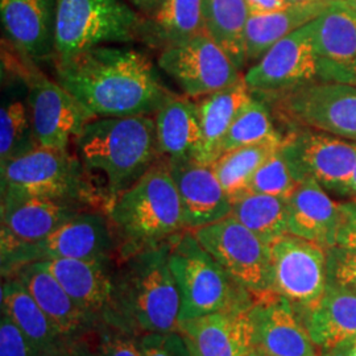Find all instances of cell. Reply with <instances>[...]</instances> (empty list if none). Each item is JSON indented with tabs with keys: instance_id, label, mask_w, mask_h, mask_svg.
<instances>
[{
	"instance_id": "obj_1",
	"label": "cell",
	"mask_w": 356,
	"mask_h": 356,
	"mask_svg": "<svg viewBox=\"0 0 356 356\" xmlns=\"http://www.w3.org/2000/svg\"><path fill=\"white\" fill-rule=\"evenodd\" d=\"M56 79L97 118L153 116L173 95L152 61L132 48L101 45L57 60Z\"/></svg>"
},
{
	"instance_id": "obj_2",
	"label": "cell",
	"mask_w": 356,
	"mask_h": 356,
	"mask_svg": "<svg viewBox=\"0 0 356 356\" xmlns=\"http://www.w3.org/2000/svg\"><path fill=\"white\" fill-rule=\"evenodd\" d=\"M169 242L119 257L102 322L138 338L177 331L179 294L168 261Z\"/></svg>"
},
{
	"instance_id": "obj_3",
	"label": "cell",
	"mask_w": 356,
	"mask_h": 356,
	"mask_svg": "<svg viewBox=\"0 0 356 356\" xmlns=\"http://www.w3.org/2000/svg\"><path fill=\"white\" fill-rule=\"evenodd\" d=\"M74 144L86 172L104 178L108 204L161 157L154 118L147 115L95 118L79 132Z\"/></svg>"
},
{
	"instance_id": "obj_4",
	"label": "cell",
	"mask_w": 356,
	"mask_h": 356,
	"mask_svg": "<svg viewBox=\"0 0 356 356\" xmlns=\"http://www.w3.org/2000/svg\"><path fill=\"white\" fill-rule=\"evenodd\" d=\"M106 213L119 243V257L168 242L186 229L165 159L115 197Z\"/></svg>"
},
{
	"instance_id": "obj_5",
	"label": "cell",
	"mask_w": 356,
	"mask_h": 356,
	"mask_svg": "<svg viewBox=\"0 0 356 356\" xmlns=\"http://www.w3.org/2000/svg\"><path fill=\"white\" fill-rule=\"evenodd\" d=\"M168 261L179 294L178 322L254 304V294L229 277L191 229L170 239Z\"/></svg>"
},
{
	"instance_id": "obj_6",
	"label": "cell",
	"mask_w": 356,
	"mask_h": 356,
	"mask_svg": "<svg viewBox=\"0 0 356 356\" xmlns=\"http://www.w3.org/2000/svg\"><path fill=\"white\" fill-rule=\"evenodd\" d=\"M1 195L33 197L88 207L102 201L76 154L38 147L0 166Z\"/></svg>"
},
{
	"instance_id": "obj_7",
	"label": "cell",
	"mask_w": 356,
	"mask_h": 356,
	"mask_svg": "<svg viewBox=\"0 0 356 356\" xmlns=\"http://www.w3.org/2000/svg\"><path fill=\"white\" fill-rule=\"evenodd\" d=\"M1 51L7 70L28 88L26 101L38 145L67 151L70 143L97 116L57 81L44 76L33 60L15 49L11 44L10 48L3 47Z\"/></svg>"
},
{
	"instance_id": "obj_8",
	"label": "cell",
	"mask_w": 356,
	"mask_h": 356,
	"mask_svg": "<svg viewBox=\"0 0 356 356\" xmlns=\"http://www.w3.org/2000/svg\"><path fill=\"white\" fill-rule=\"evenodd\" d=\"M143 17L124 0H57L56 60L140 38Z\"/></svg>"
},
{
	"instance_id": "obj_9",
	"label": "cell",
	"mask_w": 356,
	"mask_h": 356,
	"mask_svg": "<svg viewBox=\"0 0 356 356\" xmlns=\"http://www.w3.org/2000/svg\"><path fill=\"white\" fill-rule=\"evenodd\" d=\"M119 243L107 213L82 210L48 238L35 244L22 245L1 256L3 279L29 263L51 259H76L88 261H114Z\"/></svg>"
},
{
	"instance_id": "obj_10",
	"label": "cell",
	"mask_w": 356,
	"mask_h": 356,
	"mask_svg": "<svg viewBox=\"0 0 356 356\" xmlns=\"http://www.w3.org/2000/svg\"><path fill=\"white\" fill-rule=\"evenodd\" d=\"M273 113L293 128H307L356 141V85L314 81L266 97Z\"/></svg>"
},
{
	"instance_id": "obj_11",
	"label": "cell",
	"mask_w": 356,
	"mask_h": 356,
	"mask_svg": "<svg viewBox=\"0 0 356 356\" xmlns=\"http://www.w3.org/2000/svg\"><path fill=\"white\" fill-rule=\"evenodd\" d=\"M272 292L288 300L302 316L317 305L329 284L327 250L286 234L270 243Z\"/></svg>"
},
{
	"instance_id": "obj_12",
	"label": "cell",
	"mask_w": 356,
	"mask_h": 356,
	"mask_svg": "<svg viewBox=\"0 0 356 356\" xmlns=\"http://www.w3.org/2000/svg\"><path fill=\"white\" fill-rule=\"evenodd\" d=\"M229 277L254 296L272 292L269 247L232 216L193 231Z\"/></svg>"
},
{
	"instance_id": "obj_13",
	"label": "cell",
	"mask_w": 356,
	"mask_h": 356,
	"mask_svg": "<svg viewBox=\"0 0 356 356\" xmlns=\"http://www.w3.org/2000/svg\"><path fill=\"white\" fill-rule=\"evenodd\" d=\"M280 149L300 184L313 178L327 191L348 195V181L356 164V141L293 128L284 136Z\"/></svg>"
},
{
	"instance_id": "obj_14",
	"label": "cell",
	"mask_w": 356,
	"mask_h": 356,
	"mask_svg": "<svg viewBox=\"0 0 356 356\" xmlns=\"http://www.w3.org/2000/svg\"><path fill=\"white\" fill-rule=\"evenodd\" d=\"M157 63L191 99L229 88L243 78L227 53L206 33L160 51Z\"/></svg>"
},
{
	"instance_id": "obj_15",
	"label": "cell",
	"mask_w": 356,
	"mask_h": 356,
	"mask_svg": "<svg viewBox=\"0 0 356 356\" xmlns=\"http://www.w3.org/2000/svg\"><path fill=\"white\" fill-rule=\"evenodd\" d=\"M318 56L313 41V22L276 42L245 73L254 94L277 95L317 81Z\"/></svg>"
},
{
	"instance_id": "obj_16",
	"label": "cell",
	"mask_w": 356,
	"mask_h": 356,
	"mask_svg": "<svg viewBox=\"0 0 356 356\" xmlns=\"http://www.w3.org/2000/svg\"><path fill=\"white\" fill-rule=\"evenodd\" d=\"M248 314L254 331V348L268 356H322L302 316L279 294L254 296Z\"/></svg>"
},
{
	"instance_id": "obj_17",
	"label": "cell",
	"mask_w": 356,
	"mask_h": 356,
	"mask_svg": "<svg viewBox=\"0 0 356 356\" xmlns=\"http://www.w3.org/2000/svg\"><path fill=\"white\" fill-rule=\"evenodd\" d=\"M313 41L322 81L356 85V8L330 0L313 20Z\"/></svg>"
},
{
	"instance_id": "obj_18",
	"label": "cell",
	"mask_w": 356,
	"mask_h": 356,
	"mask_svg": "<svg viewBox=\"0 0 356 356\" xmlns=\"http://www.w3.org/2000/svg\"><path fill=\"white\" fill-rule=\"evenodd\" d=\"M82 210L86 207L61 201L1 195L0 254L44 241Z\"/></svg>"
},
{
	"instance_id": "obj_19",
	"label": "cell",
	"mask_w": 356,
	"mask_h": 356,
	"mask_svg": "<svg viewBox=\"0 0 356 356\" xmlns=\"http://www.w3.org/2000/svg\"><path fill=\"white\" fill-rule=\"evenodd\" d=\"M177 188L185 229H201L231 216L232 202L213 166L197 160H166Z\"/></svg>"
},
{
	"instance_id": "obj_20",
	"label": "cell",
	"mask_w": 356,
	"mask_h": 356,
	"mask_svg": "<svg viewBox=\"0 0 356 356\" xmlns=\"http://www.w3.org/2000/svg\"><path fill=\"white\" fill-rule=\"evenodd\" d=\"M57 0H0L7 41L33 61L56 57Z\"/></svg>"
},
{
	"instance_id": "obj_21",
	"label": "cell",
	"mask_w": 356,
	"mask_h": 356,
	"mask_svg": "<svg viewBox=\"0 0 356 356\" xmlns=\"http://www.w3.org/2000/svg\"><path fill=\"white\" fill-rule=\"evenodd\" d=\"M248 310L222 312L178 322L191 356H244L254 348Z\"/></svg>"
},
{
	"instance_id": "obj_22",
	"label": "cell",
	"mask_w": 356,
	"mask_h": 356,
	"mask_svg": "<svg viewBox=\"0 0 356 356\" xmlns=\"http://www.w3.org/2000/svg\"><path fill=\"white\" fill-rule=\"evenodd\" d=\"M289 234L330 250L337 245L341 223L339 202L313 178L302 181L286 198Z\"/></svg>"
},
{
	"instance_id": "obj_23",
	"label": "cell",
	"mask_w": 356,
	"mask_h": 356,
	"mask_svg": "<svg viewBox=\"0 0 356 356\" xmlns=\"http://www.w3.org/2000/svg\"><path fill=\"white\" fill-rule=\"evenodd\" d=\"M13 277L26 286L66 341L83 337L98 325L99 321L76 305L42 261L26 264Z\"/></svg>"
},
{
	"instance_id": "obj_24",
	"label": "cell",
	"mask_w": 356,
	"mask_h": 356,
	"mask_svg": "<svg viewBox=\"0 0 356 356\" xmlns=\"http://www.w3.org/2000/svg\"><path fill=\"white\" fill-rule=\"evenodd\" d=\"M42 263L76 305L101 322L111 297L113 263L76 259H51Z\"/></svg>"
},
{
	"instance_id": "obj_25",
	"label": "cell",
	"mask_w": 356,
	"mask_h": 356,
	"mask_svg": "<svg viewBox=\"0 0 356 356\" xmlns=\"http://www.w3.org/2000/svg\"><path fill=\"white\" fill-rule=\"evenodd\" d=\"M157 148L165 160H197L202 128L197 102L173 94L154 114Z\"/></svg>"
},
{
	"instance_id": "obj_26",
	"label": "cell",
	"mask_w": 356,
	"mask_h": 356,
	"mask_svg": "<svg viewBox=\"0 0 356 356\" xmlns=\"http://www.w3.org/2000/svg\"><path fill=\"white\" fill-rule=\"evenodd\" d=\"M302 318L322 353L347 343L356 338V293L329 282L318 304Z\"/></svg>"
},
{
	"instance_id": "obj_27",
	"label": "cell",
	"mask_w": 356,
	"mask_h": 356,
	"mask_svg": "<svg viewBox=\"0 0 356 356\" xmlns=\"http://www.w3.org/2000/svg\"><path fill=\"white\" fill-rule=\"evenodd\" d=\"M252 97L254 94L243 76L235 85L198 99L202 147L197 161L211 165L222 154V145L229 127Z\"/></svg>"
},
{
	"instance_id": "obj_28",
	"label": "cell",
	"mask_w": 356,
	"mask_h": 356,
	"mask_svg": "<svg viewBox=\"0 0 356 356\" xmlns=\"http://www.w3.org/2000/svg\"><path fill=\"white\" fill-rule=\"evenodd\" d=\"M329 1L289 4L277 11L251 13L245 29L247 64L257 63L276 42L317 19Z\"/></svg>"
},
{
	"instance_id": "obj_29",
	"label": "cell",
	"mask_w": 356,
	"mask_h": 356,
	"mask_svg": "<svg viewBox=\"0 0 356 356\" xmlns=\"http://www.w3.org/2000/svg\"><path fill=\"white\" fill-rule=\"evenodd\" d=\"M202 33V0H163L141 22L140 40L160 51Z\"/></svg>"
},
{
	"instance_id": "obj_30",
	"label": "cell",
	"mask_w": 356,
	"mask_h": 356,
	"mask_svg": "<svg viewBox=\"0 0 356 356\" xmlns=\"http://www.w3.org/2000/svg\"><path fill=\"white\" fill-rule=\"evenodd\" d=\"M1 314L7 316L42 353L70 342L54 326L26 286L16 277L4 279L0 289Z\"/></svg>"
},
{
	"instance_id": "obj_31",
	"label": "cell",
	"mask_w": 356,
	"mask_h": 356,
	"mask_svg": "<svg viewBox=\"0 0 356 356\" xmlns=\"http://www.w3.org/2000/svg\"><path fill=\"white\" fill-rule=\"evenodd\" d=\"M251 11L245 0H202L204 33L227 53L242 70L245 60V29Z\"/></svg>"
},
{
	"instance_id": "obj_32",
	"label": "cell",
	"mask_w": 356,
	"mask_h": 356,
	"mask_svg": "<svg viewBox=\"0 0 356 356\" xmlns=\"http://www.w3.org/2000/svg\"><path fill=\"white\" fill-rule=\"evenodd\" d=\"M231 216L267 245L289 234L286 198L248 191L232 201Z\"/></svg>"
},
{
	"instance_id": "obj_33",
	"label": "cell",
	"mask_w": 356,
	"mask_h": 356,
	"mask_svg": "<svg viewBox=\"0 0 356 356\" xmlns=\"http://www.w3.org/2000/svg\"><path fill=\"white\" fill-rule=\"evenodd\" d=\"M282 139H270L222 153L211 164L231 202L244 193H248L254 173L269 156L280 148Z\"/></svg>"
},
{
	"instance_id": "obj_34",
	"label": "cell",
	"mask_w": 356,
	"mask_h": 356,
	"mask_svg": "<svg viewBox=\"0 0 356 356\" xmlns=\"http://www.w3.org/2000/svg\"><path fill=\"white\" fill-rule=\"evenodd\" d=\"M38 147L28 101L4 99L0 110V166Z\"/></svg>"
},
{
	"instance_id": "obj_35",
	"label": "cell",
	"mask_w": 356,
	"mask_h": 356,
	"mask_svg": "<svg viewBox=\"0 0 356 356\" xmlns=\"http://www.w3.org/2000/svg\"><path fill=\"white\" fill-rule=\"evenodd\" d=\"M282 138L284 136L275 127L267 103L254 97V94L252 99L243 107L241 114L236 116L229 127L222 145V153L261 141Z\"/></svg>"
},
{
	"instance_id": "obj_36",
	"label": "cell",
	"mask_w": 356,
	"mask_h": 356,
	"mask_svg": "<svg viewBox=\"0 0 356 356\" xmlns=\"http://www.w3.org/2000/svg\"><path fill=\"white\" fill-rule=\"evenodd\" d=\"M280 148L269 156L266 163L257 169L250 182L248 191L289 198L293 191L297 189L300 182L294 177Z\"/></svg>"
},
{
	"instance_id": "obj_37",
	"label": "cell",
	"mask_w": 356,
	"mask_h": 356,
	"mask_svg": "<svg viewBox=\"0 0 356 356\" xmlns=\"http://www.w3.org/2000/svg\"><path fill=\"white\" fill-rule=\"evenodd\" d=\"M86 337L101 356H141L138 337L113 327L102 321Z\"/></svg>"
},
{
	"instance_id": "obj_38",
	"label": "cell",
	"mask_w": 356,
	"mask_h": 356,
	"mask_svg": "<svg viewBox=\"0 0 356 356\" xmlns=\"http://www.w3.org/2000/svg\"><path fill=\"white\" fill-rule=\"evenodd\" d=\"M329 282L356 293V250L332 247L327 250Z\"/></svg>"
},
{
	"instance_id": "obj_39",
	"label": "cell",
	"mask_w": 356,
	"mask_h": 356,
	"mask_svg": "<svg viewBox=\"0 0 356 356\" xmlns=\"http://www.w3.org/2000/svg\"><path fill=\"white\" fill-rule=\"evenodd\" d=\"M141 356H191L178 331L147 334L139 338Z\"/></svg>"
},
{
	"instance_id": "obj_40",
	"label": "cell",
	"mask_w": 356,
	"mask_h": 356,
	"mask_svg": "<svg viewBox=\"0 0 356 356\" xmlns=\"http://www.w3.org/2000/svg\"><path fill=\"white\" fill-rule=\"evenodd\" d=\"M40 350L11 319L1 314L0 356H38Z\"/></svg>"
},
{
	"instance_id": "obj_41",
	"label": "cell",
	"mask_w": 356,
	"mask_h": 356,
	"mask_svg": "<svg viewBox=\"0 0 356 356\" xmlns=\"http://www.w3.org/2000/svg\"><path fill=\"white\" fill-rule=\"evenodd\" d=\"M341 223L338 229L337 245L356 250V197L339 202Z\"/></svg>"
},
{
	"instance_id": "obj_42",
	"label": "cell",
	"mask_w": 356,
	"mask_h": 356,
	"mask_svg": "<svg viewBox=\"0 0 356 356\" xmlns=\"http://www.w3.org/2000/svg\"><path fill=\"white\" fill-rule=\"evenodd\" d=\"M251 13H270L288 7L286 0H245Z\"/></svg>"
},
{
	"instance_id": "obj_43",
	"label": "cell",
	"mask_w": 356,
	"mask_h": 356,
	"mask_svg": "<svg viewBox=\"0 0 356 356\" xmlns=\"http://www.w3.org/2000/svg\"><path fill=\"white\" fill-rule=\"evenodd\" d=\"M70 347L73 356H101L92 347V344L90 343L86 335L70 341Z\"/></svg>"
},
{
	"instance_id": "obj_44",
	"label": "cell",
	"mask_w": 356,
	"mask_h": 356,
	"mask_svg": "<svg viewBox=\"0 0 356 356\" xmlns=\"http://www.w3.org/2000/svg\"><path fill=\"white\" fill-rule=\"evenodd\" d=\"M139 13L148 16L163 3V0H128Z\"/></svg>"
},
{
	"instance_id": "obj_45",
	"label": "cell",
	"mask_w": 356,
	"mask_h": 356,
	"mask_svg": "<svg viewBox=\"0 0 356 356\" xmlns=\"http://www.w3.org/2000/svg\"><path fill=\"white\" fill-rule=\"evenodd\" d=\"M38 356H73V353H72L70 342H65V343L54 346L49 350L40 353Z\"/></svg>"
},
{
	"instance_id": "obj_46",
	"label": "cell",
	"mask_w": 356,
	"mask_h": 356,
	"mask_svg": "<svg viewBox=\"0 0 356 356\" xmlns=\"http://www.w3.org/2000/svg\"><path fill=\"white\" fill-rule=\"evenodd\" d=\"M339 348L342 350L344 356H356V338L339 346Z\"/></svg>"
},
{
	"instance_id": "obj_47",
	"label": "cell",
	"mask_w": 356,
	"mask_h": 356,
	"mask_svg": "<svg viewBox=\"0 0 356 356\" xmlns=\"http://www.w3.org/2000/svg\"><path fill=\"white\" fill-rule=\"evenodd\" d=\"M347 193H348V195H351V197H356V164L354 170H353L351 178H350V181H348Z\"/></svg>"
},
{
	"instance_id": "obj_48",
	"label": "cell",
	"mask_w": 356,
	"mask_h": 356,
	"mask_svg": "<svg viewBox=\"0 0 356 356\" xmlns=\"http://www.w3.org/2000/svg\"><path fill=\"white\" fill-rule=\"evenodd\" d=\"M322 356H344L342 350L339 347L330 350V351H323Z\"/></svg>"
},
{
	"instance_id": "obj_49",
	"label": "cell",
	"mask_w": 356,
	"mask_h": 356,
	"mask_svg": "<svg viewBox=\"0 0 356 356\" xmlns=\"http://www.w3.org/2000/svg\"><path fill=\"white\" fill-rule=\"evenodd\" d=\"M291 4H301V3H314V1H326V0H286Z\"/></svg>"
},
{
	"instance_id": "obj_50",
	"label": "cell",
	"mask_w": 356,
	"mask_h": 356,
	"mask_svg": "<svg viewBox=\"0 0 356 356\" xmlns=\"http://www.w3.org/2000/svg\"><path fill=\"white\" fill-rule=\"evenodd\" d=\"M244 356H268L267 354H264V353H261L260 350H257V348H252L250 353H247Z\"/></svg>"
},
{
	"instance_id": "obj_51",
	"label": "cell",
	"mask_w": 356,
	"mask_h": 356,
	"mask_svg": "<svg viewBox=\"0 0 356 356\" xmlns=\"http://www.w3.org/2000/svg\"><path fill=\"white\" fill-rule=\"evenodd\" d=\"M347 1H348L354 8H356V0H347Z\"/></svg>"
}]
</instances>
